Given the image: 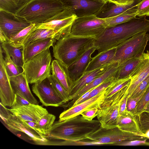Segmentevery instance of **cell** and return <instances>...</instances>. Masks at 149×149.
<instances>
[{
	"instance_id": "obj_1",
	"label": "cell",
	"mask_w": 149,
	"mask_h": 149,
	"mask_svg": "<svg viewBox=\"0 0 149 149\" xmlns=\"http://www.w3.org/2000/svg\"><path fill=\"white\" fill-rule=\"evenodd\" d=\"M149 31V20L146 16L135 17L115 26L107 27L95 38L94 46L98 53L116 47L135 35Z\"/></svg>"
},
{
	"instance_id": "obj_2",
	"label": "cell",
	"mask_w": 149,
	"mask_h": 149,
	"mask_svg": "<svg viewBox=\"0 0 149 149\" xmlns=\"http://www.w3.org/2000/svg\"><path fill=\"white\" fill-rule=\"evenodd\" d=\"M100 126L98 120H88L80 115L55 122L49 133L45 136L49 139L83 141Z\"/></svg>"
},
{
	"instance_id": "obj_3",
	"label": "cell",
	"mask_w": 149,
	"mask_h": 149,
	"mask_svg": "<svg viewBox=\"0 0 149 149\" xmlns=\"http://www.w3.org/2000/svg\"><path fill=\"white\" fill-rule=\"evenodd\" d=\"M74 13L60 0H29L16 14L28 22L40 24Z\"/></svg>"
},
{
	"instance_id": "obj_4",
	"label": "cell",
	"mask_w": 149,
	"mask_h": 149,
	"mask_svg": "<svg viewBox=\"0 0 149 149\" xmlns=\"http://www.w3.org/2000/svg\"><path fill=\"white\" fill-rule=\"evenodd\" d=\"M95 38L66 34L53 45V56L68 68L94 46Z\"/></svg>"
},
{
	"instance_id": "obj_5",
	"label": "cell",
	"mask_w": 149,
	"mask_h": 149,
	"mask_svg": "<svg viewBox=\"0 0 149 149\" xmlns=\"http://www.w3.org/2000/svg\"><path fill=\"white\" fill-rule=\"evenodd\" d=\"M52 60L48 48L24 64L23 72L29 84L41 81L50 76Z\"/></svg>"
},
{
	"instance_id": "obj_6",
	"label": "cell",
	"mask_w": 149,
	"mask_h": 149,
	"mask_svg": "<svg viewBox=\"0 0 149 149\" xmlns=\"http://www.w3.org/2000/svg\"><path fill=\"white\" fill-rule=\"evenodd\" d=\"M147 33H138L117 46L113 61L118 62L120 65L144 53L149 40Z\"/></svg>"
},
{
	"instance_id": "obj_7",
	"label": "cell",
	"mask_w": 149,
	"mask_h": 149,
	"mask_svg": "<svg viewBox=\"0 0 149 149\" xmlns=\"http://www.w3.org/2000/svg\"><path fill=\"white\" fill-rule=\"evenodd\" d=\"M147 138L141 135L123 131L118 127L105 129L101 126L88 136L85 141L93 145L113 144L126 141L143 139Z\"/></svg>"
},
{
	"instance_id": "obj_8",
	"label": "cell",
	"mask_w": 149,
	"mask_h": 149,
	"mask_svg": "<svg viewBox=\"0 0 149 149\" xmlns=\"http://www.w3.org/2000/svg\"><path fill=\"white\" fill-rule=\"evenodd\" d=\"M107 27L104 19L95 15L77 17L74 21L70 33L72 35L96 38Z\"/></svg>"
},
{
	"instance_id": "obj_9",
	"label": "cell",
	"mask_w": 149,
	"mask_h": 149,
	"mask_svg": "<svg viewBox=\"0 0 149 149\" xmlns=\"http://www.w3.org/2000/svg\"><path fill=\"white\" fill-rule=\"evenodd\" d=\"M8 128L13 131H20L25 133L37 145L52 144L49 139L40 132L33 129L19 117L11 113L6 119H2Z\"/></svg>"
},
{
	"instance_id": "obj_10",
	"label": "cell",
	"mask_w": 149,
	"mask_h": 149,
	"mask_svg": "<svg viewBox=\"0 0 149 149\" xmlns=\"http://www.w3.org/2000/svg\"><path fill=\"white\" fill-rule=\"evenodd\" d=\"M32 89L43 106L58 107L65 103L48 78L33 84Z\"/></svg>"
},
{
	"instance_id": "obj_11",
	"label": "cell",
	"mask_w": 149,
	"mask_h": 149,
	"mask_svg": "<svg viewBox=\"0 0 149 149\" xmlns=\"http://www.w3.org/2000/svg\"><path fill=\"white\" fill-rule=\"evenodd\" d=\"M31 24L16 14L0 10V30L7 41Z\"/></svg>"
},
{
	"instance_id": "obj_12",
	"label": "cell",
	"mask_w": 149,
	"mask_h": 149,
	"mask_svg": "<svg viewBox=\"0 0 149 149\" xmlns=\"http://www.w3.org/2000/svg\"><path fill=\"white\" fill-rule=\"evenodd\" d=\"M121 100L104 101L101 103L97 116L102 127L108 129L117 127Z\"/></svg>"
},
{
	"instance_id": "obj_13",
	"label": "cell",
	"mask_w": 149,
	"mask_h": 149,
	"mask_svg": "<svg viewBox=\"0 0 149 149\" xmlns=\"http://www.w3.org/2000/svg\"><path fill=\"white\" fill-rule=\"evenodd\" d=\"M77 17L96 15L105 3L98 0H60Z\"/></svg>"
},
{
	"instance_id": "obj_14",
	"label": "cell",
	"mask_w": 149,
	"mask_h": 149,
	"mask_svg": "<svg viewBox=\"0 0 149 149\" xmlns=\"http://www.w3.org/2000/svg\"><path fill=\"white\" fill-rule=\"evenodd\" d=\"M3 51L0 46V103L5 107H11L15 100V94L11 84L10 77L7 72L3 54Z\"/></svg>"
},
{
	"instance_id": "obj_15",
	"label": "cell",
	"mask_w": 149,
	"mask_h": 149,
	"mask_svg": "<svg viewBox=\"0 0 149 149\" xmlns=\"http://www.w3.org/2000/svg\"><path fill=\"white\" fill-rule=\"evenodd\" d=\"M105 89L94 97L64 111L60 114L59 120H64L81 115L88 109L95 108L99 109L100 104L104 99Z\"/></svg>"
},
{
	"instance_id": "obj_16",
	"label": "cell",
	"mask_w": 149,
	"mask_h": 149,
	"mask_svg": "<svg viewBox=\"0 0 149 149\" xmlns=\"http://www.w3.org/2000/svg\"><path fill=\"white\" fill-rule=\"evenodd\" d=\"M77 18L73 13L66 17L49 22L36 24V29H47L53 30L57 40L63 36L70 33L72 24Z\"/></svg>"
},
{
	"instance_id": "obj_17",
	"label": "cell",
	"mask_w": 149,
	"mask_h": 149,
	"mask_svg": "<svg viewBox=\"0 0 149 149\" xmlns=\"http://www.w3.org/2000/svg\"><path fill=\"white\" fill-rule=\"evenodd\" d=\"M119 65L113 61L108 66L106 71L97 77L89 84L76 93L70 98L71 101L68 104L69 107L72 106L74 102L81 96L89 90L96 87L102 82L115 77L119 69Z\"/></svg>"
},
{
	"instance_id": "obj_18",
	"label": "cell",
	"mask_w": 149,
	"mask_h": 149,
	"mask_svg": "<svg viewBox=\"0 0 149 149\" xmlns=\"http://www.w3.org/2000/svg\"><path fill=\"white\" fill-rule=\"evenodd\" d=\"M149 74V51H147L143 58L130 76V82L127 91L128 96Z\"/></svg>"
},
{
	"instance_id": "obj_19",
	"label": "cell",
	"mask_w": 149,
	"mask_h": 149,
	"mask_svg": "<svg viewBox=\"0 0 149 149\" xmlns=\"http://www.w3.org/2000/svg\"><path fill=\"white\" fill-rule=\"evenodd\" d=\"M8 109L12 114L25 121L36 123L43 115L48 113L47 109L41 106L31 104Z\"/></svg>"
},
{
	"instance_id": "obj_20",
	"label": "cell",
	"mask_w": 149,
	"mask_h": 149,
	"mask_svg": "<svg viewBox=\"0 0 149 149\" xmlns=\"http://www.w3.org/2000/svg\"><path fill=\"white\" fill-rule=\"evenodd\" d=\"M13 91L27 100L31 104L38 105V102L34 97L30 89L29 83L23 72L19 74L10 77Z\"/></svg>"
},
{
	"instance_id": "obj_21",
	"label": "cell",
	"mask_w": 149,
	"mask_h": 149,
	"mask_svg": "<svg viewBox=\"0 0 149 149\" xmlns=\"http://www.w3.org/2000/svg\"><path fill=\"white\" fill-rule=\"evenodd\" d=\"M141 0H130L127 3L123 4H116L108 1L95 15L102 19L114 17L136 6Z\"/></svg>"
},
{
	"instance_id": "obj_22",
	"label": "cell",
	"mask_w": 149,
	"mask_h": 149,
	"mask_svg": "<svg viewBox=\"0 0 149 149\" xmlns=\"http://www.w3.org/2000/svg\"><path fill=\"white\" fill-rule=\"evenodd\" d=\"M56 41L54 38H48L33 42L23 46L22 52L24 63L38 54L52 46Z\"/></svg>"
},
{
	"instance_id": "obj_23",
	"label": "cell",
	"mask_w": 149,
	"mask_h": 149,
	"mask_svg": "<svg viewBox=\"0 0 149 149\" xmlns=\"http://www.w3.org/2000/svg\"><path fill=\"white\" fill-rule=\"evenodd\" d=\"M96 50V48L94 46L91 48L68 67L73 82L78 79L86 71L92 59L91 55Z\"/></svg>"
},
{
	"instance_id": "obj_24",
	"label": "cell",
	"mask_w": 149,
	"mask_h": 149,
	"mask_svg": "<svg viewBox=\"0 0 149 149\" xmlns=\"http://www.w3.org/2000/svg\"><path fill=\"white\" fill-rule=\"evenodd\" d=\"M51 72L52 75L69 94L73 81L70 76L68 68L55 59L51 62Z\"/></svg>"
},
{
	"instance_id": "obj_25",
	"label": "cell",
	"mask_w": 149,
	"mask_h": 149,
	"mask_svg": "<svg viewBox=\"0 0 149 149\" xmlns=\"http://www.w3.org/2000/svg\"><path fill=\"white\" fill-rule=\"evenodd\" d=\"M111 63L105 65L93 70L85 72L78 79L73 82L69 92L70 101V98L76 93L105 72Z\"/></svg>"
},
{
	"instance_id": "obj_26",
	"label": "cell",
	"mask_w": 149,
	"mask_h": 149,
	"mask_svg": "<svg viewBox=\"0 0 149 149\" xmlns=\"http://www.w3.org/2000/svg\"><path fill=\"white\" fill-rule=\"evenodd\" d=\"M117 126L123 131L143 136L140 129L139 116L134 114L127 110L120 114Z\"/></svg>"
},
{
	"instance_id": "obj_27",
	"label": "cell",
	"mask_w": 149,
	"mask_h": 149,
	"mask_svg": "<svg viewBox=\"0 0 149 149\" xmlns=\"http://www.w3.org/2000/svg\"><path fill=\"white\" fill-rule=\"evenodd\" d=\"M116 49V47L98 53L92 58L85 72L93 70L113 63Z\"/></svg>"
},
{
	"instance_id": "obj_28",
	"label": "cell",
	"mask_w": 149,
	"mask_h": 149,
	"mask_svg": "<svg viewBox=\"0 0 149 149\" xmlns=\"http://www.w3.org/2000/svg\"><path fill=\"white\" fill-rule=\"evenodd\" d=\"M144 53L140 54L120 65L115 79H122L130 77V74L143 57Z\"/></svg>"
},
{
	"instance_id": "obj_29",
	"label": "cell",
	"mask_w": 149,
	"mask_h": 149,
	"mask_svg": "<svg viewBox=\"0 0 149 149\" xmlns=\"http://www.w3.org/2000/svg\"><path fill=\"white\" fill-rule=\"evenodd\" d=\"M136 11V6L118 16L104 19L107 27L115 26L136 17L137 15Z\"/></svg>"
},
{
	"instance_id": "obj_30",
	"label": "cell",
	"mask_w": 149,
	"mask_h": 149,
	"mask_svg": "<svg viewBox=\"0 0 149 149\" xmlns=\"http://www.w3.org/2000/svg\"><path fill=\"white\" fill-rule=\"evenodd\" d=\"M1 45L2 49H5L7 51L15 65L22 68L24 64L22 52L23 47H15L11 45L8 41L2 43Z\"/></svg>"
},
{
	"instance_id": "obj_31",
	"label": "cell",
	"mask_w": 149,
	"mask_h": 149,
	"mask_svg": "<svg viewBox=\"0 0 149 149\" xmlns=\"http://www.w3.org/2000/svg\"><path fill=\"white\" fill-rule=\"evenodd\" d=\"M56 34L52 29H37L31 33L25 40L23 46L36 41L48 38L55 39Z\"/></svg>"
},
{
	"instance_id": "obj_32",
	"label": "cell",
	"mask_w": 149,
	"mask_h": 149,
	"mask_svg": "<svg viewBox=\"0 0 149 149\" xmlns=\"http://www.w3.org/2000/svg\"><path fill=\"white\" fill-rule=\"evenodd\" d=\"M36 29V24H32L20 31L8 41L11 45L15 47H23V43L26 38Z\"/></svg>"
},
{
	"instance_id": "obj_33",
	"label": "cell",
	"mask_w": 149,
	"mask_h": 149,
	"mask_svg": "<svg viewBox=\"0 0 149 149\" xmlns=\"http://www.w3.org/2000/svg\"><path fill=\"white\" fill-rule=\"evenodd\" d=\"M56 116L49 113L43 115L37 122L38 130L44 136L47 135L52 129Z\"/></svg>"
},
{
	"instance_id": "obj_34",
	"label": "cell",
	"mask_w": 149,
	"mask_h": 149,
	"mask_svg": "<svg viewBox=\"0 0 149 149\" xmlns=\"http://www.w3.org/2000/svg\"><path fill=\"white\" fill-rule=\"evenodd\" d=\"M29 0H0V10L16 14Z\"/></svg>"
},
{
	"instance_id": "obj_35",
	"label": "cell",
	"mask_w": 149,
	"mask_h": 149,
	"mask_svg": "<svg viewBox=\"0 0 149 149\" xmlns=\"http://www.w3.org/2000/svg\"><path fill=\"white\" fill-rule=\"evenodd\" d=\"M130 82V77L115 79L105 90L104 99L108 98L123 88L129 85Z\"/></svg>"
},
{
	"instance_id": "obj_36",
	"label": "cell",
	"mask_w": 149,
	"mask_h": 149,
	"mask_svg": "<svg viewBox=\"0 0 149 149\" xmlns=\"http://www.w3.org/2000/svg\"><path fill=\"white\" fill-rule=\"evenodd\" d=\"M3 51L5 54L4 59L5 67L9 77L17 75L23 71H22L20 67L15 65L11 57L9 55L7 51L5 49H2Z\"/></svg>"
},
{
	"instance_id": "obj_37",
	"label": "cell",
	"mask_w": 149,
	"mask_h": 149,
	"mask_svg": "<svg viewBox=\"0 0 149 149\" xmlns=\"http://www.w3.org/2000/svg\"><path fill=\"white\" fill-rule=\"evenodd\" d=\"M56 91L65 103L70 101L68 92L63 87L55 77L51 74L48 78Z\"/></svg>"
},
{
	"instance_id": "obj_38",
	"label": "cell",
	"mask_w": 149,
	"mask_h": 149,
	"mask_svg": "<svg viewBox=\"0 0 149 149\" xmlns=\"http://www.w3.org/2000/svg\"><path fill=\"white\" fill-rule=\"evenodd\" d=\"M139 116V122L143 136L149 139V112L143 111Z\"/></svg>"
},
{
	"instance_id": "obj_39",
	"label": "cell",
	"mask_w": 149,
	"mask_h": 149,
	"mask_svg": "<svg viewBox=\"0 0 149 149\" xmlns=\"http://www.w3.org/2000/svg\"><path fill=\"white\" fill-rule=\"evenodd\" d=\"M115 79V77H113L102 82L94 88L90 92L88 96L82 100L81 103L94 97L104 90L111 84Z\"/></svg>"
},
{
	"instance_id": "obj_40",
	"label": "cell",
	"mask_w": 149,
	"mask_h": 149,
	"mask_svg": "<svg viewBox=\"0 0 149 149\" xmlns=\"http://www.w3.org/2000/svg\"><path fill=\"white\" fill-rule=\"evenodd\" d=\"M149 103V87L137 103L133 114L139 116L142 112Z\"/></svg>"
},
{
	"instance_id": "obj_41",
	"label": "cell",
	"mask_w": 149,
	"mask_h": 149,
	"mask_svg": "<svg viewBox=\"0 0 149 149\" xmlns=\"http://www.w3.org/2000/svg\"><path fill=\"white\" fill-rule=\"evenodd\" d=\"M149 87V74L137 86L131 95L128 96L134 98L146 91Z\"/></svg>"
},
{
	"instance_id": "obj_42",
	"label": "cell",
	"mask_w": 149,
	"mask_h": 149,
	"mask_svg": "<svg viewBox=\"0 0 149 149\" xmlns=\"http://www.w3.org/2000/svg\"><path fill=\"white\" fill-rule=\"evenodd\" d=\"M136 8L137 16H149V0H142L136 5Z\"/></svg>"
},
{
	"instance_id": "obj_43",
	"label": "cell",
	"mask_w": 149,
	"mask_h": 149,
	"mask_svg": "<svg viewBox=\"0 0 149 149\" xmlns=\"http://www.w3.org/2000/svg\"><path fill=\"white\" fill-rule=\"evenodd\" d=\"M145 92L143 93L139 96L134 98H131L128 97L126 110L133 113L136 108L137 103L141 99Z\"/></svg>"
},
{
	"instance_id": "obj_44",
	"label": "cell",
	"mask_w": 149,
	"mask_h": 149,
	"mask_svg": "<svg viewBox=\"0 0 149 149\" xmlns=\"http://www.w3.org/2000/svg\"><path fill=\"white\" fill-rule=\"evenodd\" d=\"M148 138L130 141H124L118 143L117 145L119 146H148L149 142L147 141Z\"/></svg>"
},
{
	"instance_id": "obj_45",
	"label": "cell",
	"mask_w": 149,
	"mask_h": 149,
	"mask_svg": "<svg viewBox=\"0 0 149 149\" xmlns=\"http://www.w3.org/2000/svg\"><path fill=\"white\" fill-rule=\"evenodd\" d=\"M30 104L25 99L20 95L16 94H15V100L11 108H14L26 106Z\"/></svg>"
},
{
	"instance_id": "obj_46",
	"label": "cell",
	"mask_w": 149,
	"mask_h": 149,
	"mask_svg": "<svg viewBox=\"0 0 149 149\" xmlns=\"http://www.w3.org/2000/svg\"><path fill=\"white\" fill-rule=\"evenodd\" d=\"M98 110V108H95L86 110L82 112L81 115L85 119L88 120H91L97 116Z\"/></svg>"
},
{
	"instance_id": "obj_47",
	"label": "cell",
	"mask_w": 149,
	"mask_h": 149,
	"mask_svg": "<svg viewBox=\"0 0 149 149\" xmlns=\"http://www.w3.org/2000/svg\"><path fill=\"white\" fill-rule=\"evenodd\" d=\"M128 96L127 94L121 101L119 106V113L120 114L126 110L127 100Z\"/></svg>"
},
{
	"instance_id": "obj_48",
	"label": "cell",
	"mask_w": 149,
	"mask_h": 149,
	"mask_svg": "<svg viewBox=\"0 0 149 149\" xmlns=\"http://www.w3.org/2000/svg\"><path fill=\"white\" fill-rule=\"evenodd\" d=\"M130 0H108V1L116 4H125Z\"/></svg>"
},
{
	"instance_id": "obj_49",
	"label": "cell",
	"mask_w": 149,
	"mask_h": 149,
	"mask_svg": "<svg viewBox=\"0 0 149 149\" xmlns=\"http://www.w3.org/2000/svg\"><path fill=\"white\" fill-rule=\"evenodd\" d=\"M24 121L28 125H29L33 129L36 131H38L37 129L36 122L31 121Z\"/></svg>"
},
{
	"instance_id": "obj_50",
	"label": "cell",
	"mask_w": 149,
	"mask_h": 149,
	"mask_svg": "<svg viewBox=\"0 0 149 149\" xmlns=\"http://www.w3.org/2000/svg\"><path fill=\"white\" fill-rule=\"evenodd\" d=\"M0 40L1 43L7 41L5 36L1 30H0Z\"/></svg>"
},
{
	"instance_id": "obj_51",
	"label": "cell",
	"mask_w": 149,
	"mask_h": 149,
	"mask_svg": "<svg viewBox=\"0 0 149 149\" xmlns=\"http://www.w3.org/2000/svg\"><path fill=\"white\" fill-rule=\"evenodd\" d=\"M149 112V103L147 104L143 111Z\"/></svg>"
},
{
	"instance_id": "obj_52",
	"label": "cell",
	"mask_w": 149,
	"mask_h": 149,
	"mask_svg": "<svg viewBox=\"0 0 149 149\" xmlns=\"http://www.w3.org/2000/svg\"><path fill=\"white\" fill-rule=\"evenodd\" d=\"M100 1L101 2H104V3H106L108 1V0H98Z\"/></svg>"
}]
</instances>
